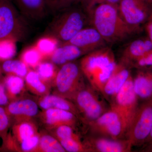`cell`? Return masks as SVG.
I'll list each match as a JSON object with an SVG mask.
<instances>
[{
	"label": "cell",
	"mask_w": 152,
	"mask_h": 152,
	"mask_svg": "<svg viewBox=\"0 0 152 152\" xmlns=\"http://www.w3.org/2000/svg\"><path fill=\"white\" fill-rule=\"evenodd\" d=\"M146 143L149 144V147H152V127L149 136L148 138V140H147Z\"/></svg>",
	"instance_id": "f35d334b"
},
{
	"label": "cell",
	"mask_w": 152,
	"mask_h": 152,
	"mask_svg": "<svg viewBox=\"0 0 152 152\" xmlns=\"http://www.w3.org/2000/svg\"><path fill=\"white\" fill-rule=\"evenodd\" d=\"M50 25L48 36L61 44L69 42L77 33L91 23L88 14L83 7H72L62 10Z\"/></svg>",
	"instance_id": "3957f363"
},
{
	"label": "cell",
	"mask_w": 152,
	"mask_h": 152,
	"mask_svg": "<svg viewBox=\"0 0 152 152\" xmlns=\"http://www.w3.org/2000/svg\"><path fill=\"white\" fill-rule=\"evenodd\" d=\"M5 108L10 121L16 123L30 121L39 113V105L30 99H17L11 101Z\"/></svg>",
	"instance_id": "4fadbf2b"
},
{
	"label": "cell",
	"mask_w": 152,
	"mask_h": 152,
	"mask_svg": "<svg viewBox=\"0 0 152 152\" xmlns=\"http://www.w3.org/2000/svg\"><path fill=\"white\" fill-rule=\"evenodd\" d=\"M88 14L91 24L107 43L123 42L136 32L122 18L118 4H100L95 6Z\"/></svg>",
	"instance_id": "6da1fadb"
},
{
	"label": "cell",
	"mask_w": 152,
	"mask_h": 152,
	"mask_svg": "<svg viewBox=\"0 0 152 152\" xmlns=\"http://www.w3.org/2000/svg\"><path fill=\"white\" fill-rule=\"evenodd\" d=\"M130 68L121 61L118 63L111 76L106 83L102 95L110 103L131 75Z\"/></svg>",
	"instance_id": "5bb4252c"
},
{
	"label": "cell",
	"mask_w": 152,
	"mask_h": 152,
	"mask_svg": "<svg viewBox=\"0 0 152 152\" xmlns=\"http://www.w3.org/2000/svg\"><path fill=\"white\" fill-rule=\"evenodd\" d=\"M27 25L12 0H0V40H23L28 34Z\"/></svg>",
	"instance_id": "277c9868"
},
{
	"label": "cell",
	"mask_w": 152,
	"mask_h": 152,
	"mask_svg": "<svg viewBox=\"0 0 152 152\" xmlns=\"http://www.w3.org/2000/svg\"><path fill=\"white\" fill-rule=\"evenodd\" d=\"M59 41L52 37L41 38L36 44V47L43 58H49L59 46Z\"/></svg>",
	"instance_id": "4316f807"
},
{
	"label": "cell",
	"mask_w": 152,
	"mask_h": 152,
	"mask_svg": "<svg viewBox=\"0 0 152 152\" xmlns=\"http://www.w3.org/2000/svg\"><path fill=\"white\" fill-rule=\"evenodd\" d=\"M86 55L78 47L71 44H60L49 58L56 65L61 66Z\"/></svg>",
	"instance_id": "ffe728a7"
},
{
	"label": "cell",
	"mask_w": 152,
	"mask_h": 152,
	"mask_svg": "<svg viewBox=\"0 0 152 152\" xmlns=\"http://www.w3.org/2000/svg\"><path fill=\"white\" fill-rule=\"evenodd\" d=\"M133 85L138 99H152V69H140L133 78Z\"/></svg>",
	"instance_id": "d6986e66"
},
{
	"label": "cell",
	"mask_w": 152,
	"mask_h": 152,
	"mask_svg": "<svg viewBox=\"0 0 152 152\" xmlns=\"http://www.w3.org/2000/svg\"><path fill=\"white\" fill-rule=\"evenodd\" d=\"M37 134V126L30 121L15 123L13 126L12 135L7 136L5 146L15 150L20 143Z\"/></svg>",
	"instance_id": "2e32d148"
},
{
	"label": "cell",
	"mask_w": 152,
	"mask_h": 152,
	"mask_svg": "<svg viewBox=\"0 0 152 152\" xmlns=\"http://www.w3.org/2000/svg\"><path fill=\"white\" fill-rule=\"evenodd\" d=\"M130 67H134L139 69H152V50L132 62Z\"/></svg>",
	"instance_id": "836d02e7"
},
{
	"label": "cell",
	"mask_w": 152,
	"mask_h": 152,
	"mask_svg": "<svg viewBox=\"0 0 152 152\" xmlns=\"http://www.w3.org/2000/svg\"><path fill=\"white\" fill-rule=\"evenodd\" d=\"M49 9L54 11L62 10L78 3L79 0H46Z\"/></svg>",
	"instance_id": "e575fe53"
},
{
	"label": "cell",
	"mask_w": 152,
	"mask_h": 152,
	"mask_svg": "<svg viewBox=\"0 0 152 152\" xmlns=\"http://www.w3.org/2000/svg\"><path fill=\"white\" fill-rule=\"evenodd\" d=\"M147 151H148L152 152V147H149V148H148Z\"/></svg>",
	"instance_id": "ab89813d"
},
{
	"label": "cell",
	"mask_w": 152,
	"mask_h": 152,
	"mask_svg": "<svg viewBox=\"0 0 152 152\" xmlns=\"http://www.w3.org/2000/svg\"><path fill=\"white\" fill-rule=\"evenodd\" d=\"M40 134H38L23 141L17 146L16 151L22 152H34L39 142Z\"/></svg>",
	"instance_id": "1f68e13d"
},
{
	"label": "cell",
	"mask_w": 152,
	"mask_h": 152,
	"mask_svg": "<svg viewBox=\"0 0 152 152\" xmlns=\"http://www.w3.org/2000/svg\"><path fill=\"white\" fill-rule=\"evenodd\" d=\"M56 65L51 61H42L35 68L40 77L47 85L53 84L58 70Z\"/></svg>",
	"instance_id": "d4e9b609"
},
{
	"label": "cell",
	"mask_w": 152,
	"mask_h": 152,
	"mask_svg": "<svg viewBox=\"0 0 152 152\" xmlns=\"http://www.w3.org/2000/svg\"><path fill=\"white\" fill-rule=\"evenodd\" d=\"M149 19L150 21L147 23L146 29L149 38L152 42V14Z\"/></svg>",
	"instance_id": "74e56055"
},
{
	"label": "cell",
	"mask_w": 152,
	"mask_h": 152,
	"mask_svg": "<svg viewBox=\"0 0 152 152\" xmlns=\"http://www.w3.org/2000/svg\"><path fill=\"white\" fill-rule=\"evenodd\" d=\"M121 0H79L82 7L88 14L97 5L102 4H118Z\"/></svg>",
	"instance_id": "d590c367"
},
{
	"label": "cell",
	"mask_w": 152,
	"mask_h": 152,
	"mask_svg": "<svg viewBox=\"0 0 152 152\" xmlns=\"http://www.w3.org/2000/svg\"><path fill=\"white\" fill-rule=\"evenodd\" d=\"M59 141L66 152H88L84 141L69 139L60 140Z\"/></svg>",
	"instance_id": "4dcf8cb0"
},
{
	"label": "cell",
	"mask_w": 152,
	"mask_h": 152,
	"mask_svg": "<svg viewBox=\"0 0 152 152\" xmlns=\"http://www.w3.org/2000/svg\"><path fill=\"white\" fill-rule=\"evenodd\" d=\"M146 1H148L149 3H150V4L152 5V0H146Z\"/></svg>",
	"instance_id": "60d3db41"
},
{
	"label": "cell",
	"mask_w": 152,
	"mask_h": 152,
	"mask_svg": "<svg viewBox=\"0 0 152 152\" xmlns=\"http://www.w3.org/2000/svg\"><path fill=\"white\" fill-rule=\"evenodd\" d=\"M42 122L49 129L60 126H70L75 129L79 119L77 116L70 112L58 109L43 110L40 114Z\"/></svg>",
	"instance_id": "9a60e30c"
},
{
	"label": "cell",
	"mask_w": 152,
	"mask_h": 152,
	"mask_svg": "<svg viewBox=\"0 0 152 152\" xmlns=\"http://www.w3.org/2000/svg\"><path fill=\"white\" fill-rule=\"evenodd\" d=\"M84 141L88 152H127L132 150L129 142L125 138L114 140L91 135Z\"/></svg>",
	"instance_id": "8fae6325"
},
{
	"label": "cell",
	"mask_w": 152,
	"mask_h": 152,
	"mask_svg": "<svg viewBox=\"0 0 152 152\" xmlns=\"http://www.w3.org/2000/svg\"><path fill=\"white\" fill-rule=\"evenodd\" d=\"M151 50L152 42L149 38L134 40L123 50L121 61L130 66L134 61Z\"/></svg>",
	"instance_id": "ac0fdd59"
},
{
	"label": "cell",
	"mask_w": 152,
	"mask_h": 152,
	"mask_svg": "<svg viewBox=\"0 0 152 152\" xmlns=\"http://www.w3.org/2000/svg\"><path fill=\"white\" fill-rule=\"evenodd\" d=\"M138 99L131 75L110 103L111 108L117 112L121 120L126 137L138 108Z\"/></svg>",
	"instance_id": "52a82bcc"
},
{
	"label": "cell",
	"mask_w": 152,
	"mask_h": 152,
	"mask_svg": "<svg viewBox=\"0 0 152 152\" xmlns=\"http://www.w3.org/2000/svg\"><path fill=\"white\" fill-rule=\"evenodd\" d=\"M10 102L4 84L0 82V106H7Z\"/></svg>",
	"instance_id": "8d00e7d4"
},
{
	"label": "cell",
	"mask_w": 152,
	"mask_h": 152,
	"mask_svg": "<svg viewBox=\"0 0 152 152\" xmlns=\"http://www.w3.org/2000/svg\"><path fill=\"white\" fill-rule=\"evenodd\" d=\"M16 41L12 39L0 40V60L11 59L16 53Z\"/></svg>",
	"instance_id": "f546056e"
},
{
	"label": "cell",
	"mask_w": 152,
	"mask_h": 152,
	"mask_svg": "<svg viewBox=\"0 0 152 152\" xmlns=\"http://www.w3.org/2000/svg\"><path fill=\"white\" fill-rule=\"evenodd\" d=\"M34 152H65L61 143L53 136L47 134H40L39 142Z\"/></svg>",
	"instance_id": "cb8c5ba5"
},
{
	"label": "cell",
	"mask_w": 152,
	"mask_h": 152,
	"mask_svg": "<svg viewBox=\"0 0 152 152\" xmlns=\"http://www.w3.org/2000/svg\"><path fill=\"white\" fill-rule=\"evenodd\" d=\"M87 126L91 135L114 140L126 139V132L119 115L111 108Z\"/></svg>",
	"instance_id": "9c48e42d"
},
{
	"label": "cell",
	"mask_w": 152,
	"mask_h": 152,
	"mask_svg": "<svg viewBox=\"0 0 152 152\" xmlns=\"http://www.w3.org/2000/svg\"><path fill=\"white\" fill-rule=\"evenodd\" d=\"M25 81L28 88L33 94L40 96L49 94L48 85L41 79L36 71L29 70Z\"/></svg>",
	"instance_id": "603a6c76"
},
{
	"label": "cell",
	"mask_w": 152,
	"mask_h": 152,
	"mask_svg": "<svg viewBox=\"0 0 152 152\" xmlns=\"http://www.w3.org/2000/svg\"><path fill=\"white\" fill-rule=\"evenodd\" d=\"M19 10L26 18L33 20L45 16L49 9L46 0H14Z\"/></svg>",
	"instance_id": "e0dca14e"
},
{
	"label": "cell",
	"mask_w": 152,
	"mask_h": 152,
	"mask_svg": "<svg viewBox=\"0 0 152 152\" xmlns=\"http://www.w3.org/2000/svg\"><path fill=\"white\" fill-rule=\"evenodd\" d=\"M10 120L3 106H0V137L2 138L4 145H5L7 140V132L10 124Z\"/></svg>",
	"instance_id": "d6a6232c"
},
{
	"label": "cell",
	"mask_w": 152,
	"mask_h": 152,
	"mask_svg": "<svg viewBox=\"0 0 152 152\" xmlns=\"http://www.w3.org/2000/svg\"><path fill=\"white\" fill-rule=\"evenodd\" d=\"M50 130L53 134L54 137L58 140L69 139L82 140L81 137L79 134L76 132L75 128L70 126L66 125L60 126Z\"/></svg>",
	"instance_id": "f1b7e54d"
},
{
	"label": "cell",
	"mask_w": 152,
	"mask_h": 152,
	"mask_svg": "<svg viewBox=\"0 0 152 152\" xmlns=\"http://www.w3.org/2000/svg\"><path fill=\"white\" fill-rule=\"evenodd\" d=\"M4 83L10 102L18 99L26 85L24 78L10 74L6 77Z\"/></svg>",
	"instance_id": "7402d4cb"
},
{
	"label": "cell",
	"mask_w": 152,
	"mask_h": 152,
	"mask_svg": "<svg viewBox=\"0 0 152 152\" xmlns=\"http://www.w3.org/2000/svg\"><path fill=\"white\" fill-rule=\"evenodd\" d=\"M38 104L43 110L58 109L70 112L80 120L78 110L75 104L72 101L58 95L49 94L42 96L39 99Z\"/></svg>",
	"instance_id": "44dd1931"
},
{
	"label": "cell",
	"mask_w": 152,
	"mask_h": 152,
	"mask_svg": "<svg viewBox=\"0 0 152 152\" xmlns=\"http://www.w3.org/2000/svg\"><path fill=\"white\" fill-rule=\"evenodd\" d=\"M3 70L8 74L25 78L29 69L28 66L21 60H7L2 65Z\"/></svg>",
	"instance_id": "484cf974"
},
{
	"label": "cell",
	"mask_w": 152,
	"mask_h": 152,
	"mask_svg": "<svg viewBox=\"0 0 152 152\" xmlns=\"http://www.w3.org/2000/svg\"><path fill=\"white\" fill-rule=\"evenodd\" d=\"M84 77L80 64L72 61L63 65L58 70L53 84L55 94L72 101L85 85Z\"/></svg>",
	"instance_id": "8992f818"
},
{
	"label": "cell",
	"mask_w": 152,
	"mask_h": 152,
	"mask_svg": "<svg viewBox=\"0 0 152 152\" xmlns=\"http://www.w3.org/2000/svg\"><path fill=\"white\" fill-rule=\"evenodd\" d=\"M20 58V60L28 66L35 69L42 62L43 57L36 47L34 46L24 50L22 53Z\"/></svg>",
	"instance_id": "83f0119b"
},
{
	"label": "cell",
	"mask_w": 152,
	"mask_h": 152,
	"mask_svg": "<svg viewBox=\"0 0 152 152\" xmlns=\"http://www.w3.org/2000/svg\"><path fill=\"white\" fill-rule=\"evenodd\" d=\"M117 64L113 51L105 46L85 55L80 65L90 86L102 94Z\"/></svg>",
	"instance_id": "7a4b0ae2"
},
{
	"label": "cell",
	"mask_w": 152,
	"mask_h": 152,
	"mask_svg": "<svg viewBox=\"0 0 152 152\" xmlns=\"http://www.w3.org/2000/svg\"><path fill=\"white\" fill-rule=\"evenodd\" d=\"M152 127V99L139 106L126 139L132 148L146 142Z\"/></svg>",
	"instance_id": "ba28073f"
},
{
	"label": "cell",
	"mask_w": 152,
	"mask_h": 152,
	"mask_svg": "<svg viewBox=\"0 0 152 152\" xmlns=\"http://www.w3.org/2000/svg\"><path fill=\"white\" fill-rule=\"evenodd\" d=\"M152 5L146 0H121L118 4L122 18L136 31L150 19L152 14Z\"/></svg>",
	"instance_id": "30bf717a"
},
{
	"label": "cell",
	"mask_w": 152,
	"mask_h": 152,
	"mask_svg": "<svg viewBox=\"0 0 152 152\" xmlns=\"http://www.w3.org/2000/svg\"><path fill=\"white\" fill-rule=\"evenodd\" d=\"M99 93L91 86L85 85L72 100L78 110L80 121L87 126L110 108Z\"/></svg>",
	"instance_id": "5b68a950"
},
{
	"label": "cell",
	"mask_w": 152,
	"mask_h": 152,
	"mask_svg": "<svg viewBox=\"0 0 152 152\" xmlns=\"http://www.w3.org/2000/svg\"><path fill=\"white\" fill-rule=\"evenodd\" d=\"M64 44H71L78 47L86 55L105 46L107 43L97 30L92 27L84 28L69 42Z\"/></svg>",
	"instance_id": "7c38bea8"
}]
</instances>
